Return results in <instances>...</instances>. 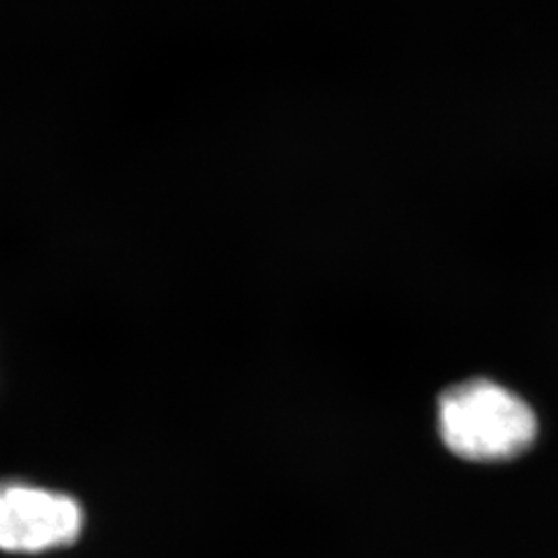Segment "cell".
<instances>
[{
    "label": "cell",
    "instance_id": "1",
    "mask_svg": "<svg viewBox=\"0 0 558 558\" xmlns=\"http://www.w3.org/2000/svg\"><path fill=\"white\" fill-rule=\"evenodd\" d=\"M447 447L463 459L500 461L523 453L536 439L530 405L490 380H470L449 389L439 405Z\"/></svg>",
    "mask_w": 558,
    "mask_h": 558
},
{
    "label": "cell",
    "instance_id": "2",
    "mask_svg": "<svg viewBox=\"0 0 558 558\" xmlns=\"http://www.w3.org/2000/svg\"><path fill=\"white\" fill-rule=\"evenodd\" d=\"M85 509L69 493L25 480H0V553L36 557L73 546Z\"/></svg>",
    "mask_w": 558,
    "mask_h": 558
}]
</instances>
